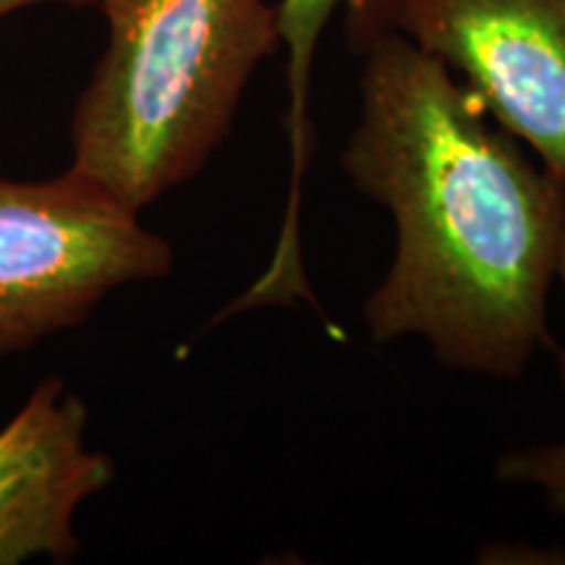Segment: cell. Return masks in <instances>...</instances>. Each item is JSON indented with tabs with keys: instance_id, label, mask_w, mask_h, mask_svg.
<instances>
[{
	"instance_id": "1",
	"label": "cell",
	"mask_w": 565,
	"mask_h": 565,
	"mask_svg": "<svg viewBox=\"0 0 565 565\" xmlns=\"http://www.w3.org/2000/svg\"><path fill=\"white\" fill-rule=\"evenodd\" d=\"M341 168L395 228L362 307L372 343L416 338L443 370L521 377L550 341L565 179L398 32L362 53Z\"/></svg>"
},
{
	"instance_id": "2",
	"label": "cell",
	"mask_w": 565,
	"mask_h": 565,
	"mask_svg": "<svg viewBox=\"0 0 565 565\" xmlns=\"http://www.w3.org/2000/svg\"><path fill=\"white\" fill-rule=\"evenodd\" d=\"M100 61L71 118V168L150 207L221 150L259 66L280 51L275 0H97Z\"/></svg>"
},
{
	"instance_id": "3",
	"label": "cell",
	"mask_w": 565,
	"mask_h": 565,
	"mask_svg": "<svg viewBox=\"0 0 565 565\" xmlns=\"http://www.w3.org/2000/svg\"><path fill=\"white\" fill-rule=\"evenodd\" d=\"M139 215L71 166L0 175V359L79 328L118 288L171 275V242Z\"/></svg>"
},
{
	"instance_id": "4",
	"label": "cell",
	"mask_w": 565,
	"mask_h": 565,
	"mask_svg": "<svg viewBox=\"0 0 565 565\" xmlns=\"http://www.w3.org/2000/svg\"><path fill=\"white\" fill-rule=\"evenodd\" d=\"M393 32L565 179V0H398Z\"/></svg>"
},
{
	"instance_id": "5",
	"label": "cell",
	"mask_w": 565,
	"mask_h": 565,
	"mask_svg": "<svg viewBox=\"0 0 565 565\" xmlns=\"http://www.w3.org/2000/svg\"><path fill=\"white\" fill-rule=\"evenodd\" d=\"M89 408L61 377L34 385L0 427V565L71 563L76 513L108 490L116 463L87 443Z\"/></svg>"
},
{
	"instance_id": "6",
	"label": "cell",
	"mask_w": 565,
	"mask_h": 565,
	"mask_svg": "<svg viewBox=\"0 0 565 565\" xmlns=\"http://www.w3.org/2000/svg\"><path fill=\"white\" fill-rule=\"evenodd\" d=\"M398 0H278V34L286 51L288 74V139H291V194L282 217L278 244L267 263L275 275H296L303 270L301 257V181L309 160V84L317 47L330 19L343 11L345 40L351 51L362 55L374 40L393 32Z\"/></svg>"
},
{
	"instance_id": "7",
	"label": "cell",
	"mask_w": 565,
	"mask_h": 565,
	"mask_svg": "<svg viewBox=\"0 0 565 565\" xmlns=\"http://www.w3.org/2000/svg\"><path fill=\"white\" fill-rule=\"evenodd\" d=\"M492 475L503 484L536 490L550 511L565 515V440L508 448L494 461Z\"/></svg>"
},
{
	"instance_id": "8",
	"label": "cell",
	"mask_w": 565,
	"mask_h": 565,
	"mask_svg": "<svg viewBox=\"0 0 565 565\" xmlns=\"http://www.w3.org/2000/svg\"><path fill=\"white\" fill-rule=\"evenodd\" d=\"M40 3H66V6H95L97 0H0V19L9 17L13 11L30 9V6Z\"/></svg>"
},
{
	"instance_id": "9",
	"label": "cell",
	"mask_w": 565,
	"mask_h": 565,
	"mask_svg": "<svg viewBox=\"0 0 565 565\" xmlns=\"http://www.w3.org/2000/svg\"><path fill=\"white\" fill-rule=\"evenodd\" d=\"M555 282H561L563 288V301H565V225H563V238H561V254H557V275ZM557 377H561L563 393H565V343L557 351Z\"/></svg>"
}]
</instances>
